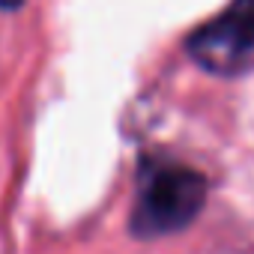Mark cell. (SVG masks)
Segmentation results:
<instances>
[{"label":"cell","instance_id":"1","mask_svg":"<svg viewBox=\"0 0 254 254\" xmlns=\"http://www.w3.org/2000/svg\"><path fill=\"white\" fill-rule=\"evenodd\" d=\"M206 203V177L186 165H150L141 171L132 233L141 239H156L189 227Z\"/></svg>","mask_w":254,"mask_h":254},{"label":"cell","instance_id":"3","mask_svg":"<svg viewBox=\"0 0 254 254\" xmlns=\"http://www.w3.org/2000/svg\"><path fill=\"white\" fill-rule=\"evenodd\" d=\"M24 0H0V9H18Z\"/></svg>","mask_w":254,"mask_h":254},{"label":"cell","instance_id":"2","mask_svg":"<svg viewBox=\"0 0 254 254\" xmlns=\"http://www.w3.org/2000/svg\"><path fill=\"white\" fill-rule=\"evenodd\" d=\"M186 51L212 75L254 72V0H230L189 36Z\"/></svg>","mask_w":254,"mask_h":254}]
</instances>
